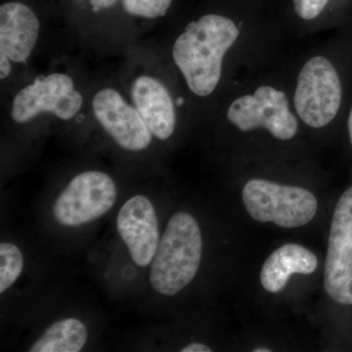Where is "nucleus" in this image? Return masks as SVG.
<instances>
[{
  "instance_id": "obj_20",
  "label": "nucleus",
  "mask_w": 352,
  "mask_h": 352,
  "mask_svg": "<svg viewBox=\"0 0 352 352\" xmlns=\"http://www.w3.org/2000/svg\"><path fill=\"white\" fill-rule=\"evenodd\" d=\"M212 349L206 344H200V342H193L188 346L183 347L182 352H210Z\"/></svg>"
},
{
  "instance_id": "obj_1",
  "label": "nucleus",
  "mask_w": 352,
  "mask_h": 352,
  "mask_svg": "<svg viewBox=\"0 0 352 352\" xmlns=\"http://www.w3.org/2000/svg\"><path fill=\"white\" fill-rule=\"evenodd\" d=\"M240 36L233 20L207 14L189 23L176 38L171 56L192 94L212 95L219 87L226 53Z\"/></svg>"
},
{
  "instance_id": "obj_18",
  "label": "nucleus",
  "mask_w": 352,
  "mask_h": 352,
  "mask_svg": "<svg viewBox=\"0 0 352 352\" xmlns=\"http://www.w3.org/2000/svg\"><path fill=\"white\" fill-rule=\"evenodd\" d=\"M13 62L6 55L0 53V80H6L12 73Z\"/></svg>"
},
{
  "instance_id": "obj_7",
  "label": "nucleus",
  "mask_w": 352,
  "mask_h": 352,
  "mask_svg": "<svg viewBox=\"0 0 352 352\" xmlns=\"http://www.w3.org/2000/svg\"><path fill=\"white\" fill-rule=\"evenodd\" d=\"M118 190L112 177L99 170L76 175L58 196L52 214L58 223L80 226L107 214L117 200Z\"/></svg>"
},
{
  "instance_id": "obj_2",
  "label": "nucleus",
  "mask_w": 352,
  "mask_h": 352,
  "mask_svg": "<svg viewBox=\"0 0 352 352\" xmlns=\"http://www.w3.org/2000/svg\"><path fill=\"white\" fill-rule=\"evenodd\" d=\"M201 252L203 240L198 222L187 212H176L168 220L152 261V288L166 296L182 292L195 278Z\"/></svg>"
},
{
  "instance_id": "obj_5",
  "label": "nucleus",
  "mask_w": 352,
  "mask_h": 352,
  "mask_svg": "<svg viewBox=\"0 0 352 352\" xmlns=\"http://www.w3.org/2000/svg\"><path fill=\"white\" fill-rule=\"evenodd\" d=\"M227 119L240 131L265 129L273 138L289 140L298 131V122L282 90L263 85L238 97L227 109Z\"/></svg>"
},
{
  "instance_id": "obj_9",
  "label": "nucleus",
  "mask_w": 352,
  "mask_h": 352,
  "mask_svg": "<svg viewBox=\"0 0 352 352\" xmlns=\"http://www.w3.org/2000/svg\"><path fill=\"white\" fill-rule=\"evenodd\" d=\"M92 113L104 131L122 149L144 151L152 143L148 129L138 109L119 90L104 87L92 98Z\"/></svg>"
},
{
  "instance_id": "obj_21",
  "label": "nucleus",
  "mask_w": 352,
  "mask_h": 352,
  "mask_svg": "<svg viewBox=\"0 0 352 352\" xmlns=\"http://www.w3.org/2000/svg\"><path fill=\"white\" fill-rule=\"evenodd\" d=\"M347 126H349V139L352 144V107L351 113H349V122H347Z\"/></svg>"
},
{
  "instance_id": "obj_10",
  "label": "nucleus",
  "mask_w": 352,
  "mask_h": 352,
  "mask_svg": "<svg viewBox=\"0 0 352 352\" xmlns=\"http://www.w3.org/2000/svg\"><path fill=\"white\" fill-rule=\"evenodd\" d=\"M117 229L136 265L152 263L160 243L156 210L147 197H131L120 208Z\"/></svg>"
},
{
  "instance_id": "obj_14",
  "label": "nucleus",
  "mask_w": 352,
  "mask_h": 352,
  "mask_svg": "<svg viewBox=\"0 0 352 352\" xmlns=\"http://www.w3.org/2000/svg\"><path fill=\"white\" fill-rule=\"evenodd\" d=\"M88 340L85 324L76 318L54 322L34 342L30 352H78Z\"/></svg>"
},
{
  "instance_id": "obj_13",
  "label": "nucleus",
  "mask_w": 352,
  "mask_h": 352,
  "mask_svg": "<svg viewBox=\"0 0 352 352\" xmlns=\"http://www.w3.org/2000/svg\"><path fill=\"white\" fill-rule=\"evenodd\" d=\"M318 265L316 256L300 245H282L266 259L261 273V285L270 293L277 294L296 273L311 274Z\"/></svg>"
},
{
  "instance_id": "obj_19",
  "label": "nucleus",
  "mask_w": 352,
  "mask_h": 352,
  "mask_svg": "<svg viewBox=\"0 0 352 352\" xmlns=\"http://www.w3.org/2000/svg\"><path fill=\"white\" fill-rule=\"evenodd\" d=\"M118 1H120V0H89V3L94 11L97 12L101 9L110 8V7L115 6Z\"/></svg>"
},
{
  "instance_id": "obj_17",
  "label": "nucleus",
  "mask_w": 352,
  "mask_h": 352,
  "mask_svg": "<svg viewBox=\"0 0 352 352\" xmlns=\"http://www.w3.org/2000/svg\"><path fill=\"white\" fill-rule=\"evenodd\" d=\"M330 0H294V9L303 20H314L318 17Z\"/></svg>"
},
{
  "instance_id": "obj_8",
  "label": "nucleus",
  "mask_w": 352,
  "mask_h": 352,
  "mask_svg": "<svg viewBox=\"0 0 352 352\" xmlns=\"http://www.w3.org/2000/svg\"><path fill=\"white\" fill-rule=\"evenodd\" d=\"M324 288L335 302L352 305V186L340 196L333 212Z\"/></svg>"
},
{
  "instance_id": "obj_12",
  "label": "nucleus",
  "mask_w": 352,
  "mask_h": 352,
  "mask_svg": "<svg viewBox=\"0 0 352 352\" xmlns=\"http://www.w3.org/2000/svg\"><path fill=\"white\" fill-rule=\"evenodd\" d=\"M41 23L29 6L6 2L0 6V53L13 63H25L38 43Z\"/></svg>"
},
{
  "instance_id": "obj_11",
  "label": "nucleus",
  "mask_w": 352,
  "mask_h": 352,
  "mask_svg": "<svg viewBox=\"0 0 352 352\" xmlns=\"http://www.w3.org/2000/svg\"><path fill=\"white\" fill-rule=\"evenodd\" d=\"M131 98L154 138L166 141L173 136L177 124L175 104L159 78L147 74L136 76L131 82Z\"/></svg>"
},
{
  "instance_id": "obj_4",
  "label": "nucleus",
  "mask_w": 352,
  "mask_h": 352,
  "mask_svg": "<svg viewBox=\"0 0 352 352\" xmlns=\"http://www.w3.org/2000/svg\"><path fill=\"white\" fill-rule=\"evenodd\" d=\"M342 87L330 60L314 56L303 65L296 80L294 106L298 117L312 129L328 126L339 113Z\"/></svg>"
},
{
  "instance_id": "obj_3",
  "label": "nucleus",
  "mask_w": 352,
  "mask_h": 352,
  "mask_svg": "<svg viewBox=\"0 0 352 352\" xmlns=\"http://www.w3.org/2000/svg\"><path fill=\"white\" fill-rule=\"evenodd\" d=\"M242 198L252 219L274 222L282 228H296L309 223L318 208L316 198L308 190L266 179L245 183Z\"/></svg>"
},
{
  "instance_id": "obj_15",
  "label": "nucleus",
  "mask_w": 352,
  "mask_h": 352,
  "mask_svg": "<svg viewBox=\"0 0 352 352\" xmlns=\"http://www.w3.org/2000/svg\"><path fill=\"white\" fill-rule=\"evenodd\" d=\"M24 256L17 245L0 244V293L7 291L22 274Z\"/></svg>"
},
{
  "instance_id": "obj_22",
  "label": "nucleus",
  "mask_w": 352,
  "mask_h": 352,
  "mask_svg": "<svg viewBox=\"0 0 352 352\" xmlns=\"http://www.w3.org/2000/svg\"><path fill=\"white\" fill-rule=\"evenodd\" d=\"M272 351L270 349H265V347H259V349H254V352H270Z\"/></svg>"
},
{
  "instance_id": "obj_6",
  "label": "nucleus",
  "mask_w": 352,
  "mask_h": 352,
  "mask_svg": "<svg viewBox=\"0 0 352 352\" xmlns=\"http://www.w3.org/2000/svg\"><path fill=\"white\" fill-rule=\"evenodd\" d=\"M83 106L82 94L67 74L51 73L25 85L14 96L11 119L24 124L41 115H52L62 120L74 119Z\"/></svg>"
},
{
  "instance_id": "obj_16",
  "label": "nucleus",
  "mask_w": 352,
  "mask_h": 352,
  "mask_svg": "<svg viewBox=\"0 0 352 352\" xmlns=\"http://www.w3.org/2000/svg\"><path fill=\"white\" fill-rule=\"evenodd\" d=\"M173 0H122L124 11L134 17L156 19L168 12Z\"/></svg>"
}]
</instances>
